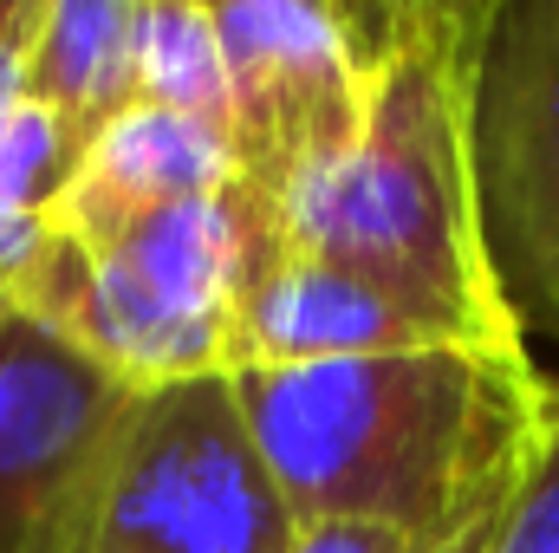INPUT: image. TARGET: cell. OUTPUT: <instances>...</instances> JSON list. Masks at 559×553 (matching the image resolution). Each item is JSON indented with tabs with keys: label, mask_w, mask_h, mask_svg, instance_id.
<instances>
[{
	"label": "cell",
	"mask_w": 559,
	"mask_h": 553,
	"mask_svg": "<svg viewBox=\"0 0 559 553\" xmlns=\"http://www.w3.org/2000/svg\"><path fill=\"white\" fill-rule=\"evenodd\" d=\"M286 553H423V548L411 534L371 528V521H306V528H293Z\"/></svg>",
	"instance_id": "obj_13"
},
{
	"label": "cell",
	"mask_w": 559,
	"mask_h": 553,
	"mask_svg": "<svg viewBox=\"0 0 559 553\" xmlns=\"http://www.w3.org/2000/svg\"><path fill=\"white\" fill-rule=\"evenodd\" d=\"M138 105L228 138V59L209 0H138Z\"/></svg>",
	"instance_id": "obj_11"
},
{
	"label": "cell",
	"mask_w": 559,
	"mask_h": 553,
	"mask_svg": "<svg viewBox=\"0 0 559 553\" xmlns=\"http://www.w3.org/2000/svg\"><path fill=\"white\" fill-rule=\"evenodd\" d=\"M228 183H235L228 138H215L209 125L131 105L85 150V163H79V176H72V189L46 228H59L72 242H98V235H118L143 215H156V209L215 196Z\"/></svg>",
	"instance_id": "obj_9"
},
{
	"label": "cell",
	"mask_w": 559,
	"mask_h": 553,
	"mask_svg": "<svg viewBox=\"0 0 559 553\" xmlns=\"http://www.w3.org/2000/svg\"><path fill=\"white\" fill-rule=\"evenodd\" d=\"M228 59L235 183L286 209L358 131L371 13L332 0H209Z\"/></svg>",
	"instance_id": "obj_6"
},
{
	"label": "cell",
	"mask_w": 559,
	"mask_h": 553,
	"mask_svg": "<svg viewBox=\"0 0 559 553\" xmlns=\"http://www.w3.org/2000/svg\"><path fill=\"white\" fill-rule=\"evenodd\" d=\"M429 345H475V339H455L442 319L417 313L411 299L345 274V268L306 261L280 242V255L261 268L235 319L228 378L332 365V358H391V352H429Z\"/></svg>",
	"instance_id": "obj_8"
},
{
	"label": "cell",
	"mask_w": 559,
	"mask_h": 553,
	"mask_svg": "<svg viewBox=\"0 0 559 553\" xmlns=\"http://www.w3.org/2000/svg\"><path fill=\"white\" fill-rule=\"evenodd\" d=\"M495 515H501V508H495ZM495 515L468 521L462 534H449V541H436V548H423V553H481V548H488V528H495Z\"/></svg>",
	"instance_id": "obj_15"
},
{
	"label": "cell",
	"mask_w": 559,
	"mask_h": 553,
	"mask_svg": "<svg viewBox=\"0 0 559 553\" xmlns=\"http://www.w3.org/2000/svg\"><path fill=\"white\" fill-rule=\"evenodd\" d=\"M274 255L280 209L228 183L98 242L46 228L7 293L26 319L52 326L124 385L163 391L189 378H228L235 319Z\"/></svg>",
	"instance_id": "obj_3"
},
{
	"label": "cell",
	"mask_w": 559,
	"mask_h": 553,
	"mask_svg": "<svg viewBox=\"0 0 559 553\" xmlns=\"http://www.w3.org/2000/svg\"><path fill=\"white\" fill-rule=\"evenodd\" d=\"M235 391L293 528L371 521L417 548L462 534L514 495L554 404V378L527 345L241 372Z\"/></svg>",
	"instance_id": "obj_1"
},
{
	"label": "cell",
	"mask_w": 559,
	"mask_h": 553,
	"mask_svg": "<svg viewBox=\"0 0 559 553\" xmlns=\"http://www.w3.org/2000/svg\"><path fill=\"white\" fill-rule=\"evenodd\" d=\"M26 98L92 150L138 105V0H39Z\"/></svg>",
	"instance_id": "obj_10"
},
{
	"label": "cell",
	"mask_w": 559,
	"mask_h": 553,
	"mask_svg": "<svg viewBox=\"0 0 559 553\" xmlns=\"http://www.w3.org/2000/svg\"><path fill=\"white\" fill-rule=\"evenodd\" d=\"M13 313H20V306H13V293H7V280H0V326H7Z\"/></svg>",
	"instance_id": "obj_16"
},
{
	"label": "cell",
	"mask_w": 559,
	"mask_h": 553,
	"mask_svg": "<svg viewBox=\"0 0 559 553\" xmlns=\"http://www.w3.org/2000/svg\"><path fill=\"white\" fill-rule=\"evenodd\" d=\"M481 235L521 332L559 345V0H501L475 85Z\"/></svg>",
	"instance_id": "obj_7"
},
{
	"label": "cell",
	"mask_w": 559,
	"mask_h": 553,
	"mask_svg": "<svg viewBox=\"0 0 559 553\" xmlns=\"http://www.w3.org/2000/svg\"><path fill=\"white\" fill-rule=\"evenodd\" d=\"M39 0H0V118L26 105V52H33Z\"/></svg>",
	"instance_id": "obj_14"
},
{
	"label": "cell",
	"mask_w": 559,
	"mask_h": 553,
	"mask_svg": "<svg viewBox=\"0 0 559 553\" xmlns=\"http://www.w3.org/2000/svg\"><path fill=\"white\" fill-rule=\"evenodd\" d=\"M495 0L371 13V79L352 143L280 209V242L371 280L475 345H527L501 299L475 189V85Z\"/></svg>",
	"instance_id": "obj_2"
},
{
	"label": "cell",
	"mask_w": 559,
	"mask_h": 553,
	"mask_svg": "<svg viewBox=\"0 0 559 553\" xmlns=\"http://www.w3.org/2000/svg\"><path fill=\"white\" fill-rule=\"evenodd\" d=\"M481 553H559V378H554L547 423H540V436L527 449V469H521L514 495L501 502Z\"/></svg>",
	"instance_id": "obj_12"
},
{
	"label": "cell",
	"mask_w": 559,
	"mask_h": 553,
	"mask_svg": "<svg viewBox=\"0 0 559 553\" xmlns=\"http://www.w3.org/2000/svg\"><path fill=\"white\" fill-rule=\"evenodd\" d=\"M293 515L235 378L143 391L92 553H286Z\"/></svg>",
	"instance_id": "obj_4"
},
{
	"label": "cell",
	"mask_w": 559,
	"mask_h": 553,
	"mask_svg": "<svg viewBox=\"0 0 559 553\" xmlns=\"http://www.w3.org/2000/svg\"><path fill=\"white\" fill-rule=\"evenodd\" d=\"M143 391L52 326H0V553H92Z\"/></svg>",
	"instance_id": "obj_5"
}]
</instances>
